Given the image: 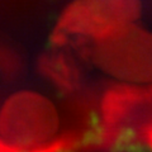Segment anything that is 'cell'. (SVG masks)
Instances as JSON below:
<instances>
[{"instance_id":"obj_1","label":"cell","mask_w":152,"mask_h":152,"mask_svg":"<svg viewBox=\"0 0 152 152\" xmlns=\"http://www.w3.org/2000/svg\"><path fill=\"white\" fill-rule=\"evenodd\" d=\"M88 126L79 109L62 113L34 89H18L0 102V152H81Z\"/></svg>"},{"instance_id":"obj_2","label":"cell","mask_w":152,"mask_h":152,"mask_svg":"<svg viewBox=\"0 0 152 152\" xmlns=\"http://www.w3.org/2000/svg\"><path fill=\"white\" fill-rule=\"evenodd\" d=\"M152 127V86L123 84L103 93L89 152H128L146 145Z\"/></svg>"},{"instance_id":"obj_3","label":"cell","mask_w":152,"mask_h":152,"mask_svg":"<svg viewBox=\"0 0 152 152\" xmlns=\"http://www.w3.org/2000/svg\"><path fill=\"white\" fill-rule=\"evenodd\" d=\"M91 61L114 80L132 85L152 84V32L136 22L94 39Z\"/></svg>"},{"instance_id":"obj_4","label":"cell","mask_w":152,"mask_h":152,"mask_svg":"<svg viewBox=\"0 0 152 152\" xmlns=\"http://www.w3.org/2000/svg\"><path fill=\"white\" fill-rule=\"evenodd\" d=\"M140 0H75L65 9L58 28L69 34L94 39L141 15Z\"/></svg>"},{"instance_id":"obj_5","label":"cell","mask_w":152,"mask_h":152,"mask_svg":"<svg viewBox=\"0 0 152 152\" xmlns=\"http://www.w3.org/2000/svg\"><path fill=\"white\" fill-rule=\"evenodd\" d=\"M146 145L150 146L152 148V127L150 128L148 132H147V134H146Z\"/></svg>"}]
</instances>
